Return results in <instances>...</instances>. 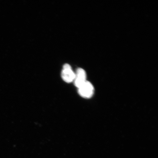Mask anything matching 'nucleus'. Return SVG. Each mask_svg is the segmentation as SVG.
<instances>
[{"mask_svg":"<svg viewBox=\"0 0 158 158\" xmlns=\"http://www.w3.org/2000/svg\"><path fill=\"white\" fill-rule=\"evenodd\" d=\"M86 74L85 71L82 68H79L75 73L74 82L75 85L78 88L86 81Z\"/></svg>","mask_w":158,"mask_h":158,"instance_id":"3","label":"nucleus"},{"mask_svg":"<svg viewBox=\"0 0 158 158\" xmlns=\"http://www.w3.org/2000/svg\"><path fill=\"white\" fill-rule=\"evenodd\" d=\"M61 76L65 82L70 83L74 81L75 73L73 71L70 65L68 64L64 65L61 73Z\"/></svg>","mask_w":158,"mask_h":158,"instance_id":"2","label":"nucleus"},{"mask_svg":"<svg viewBox=\"0 0 158 158\" xmlns=\"http://www.w3.org/2000/svg\"><path fill=\"white\" fill-rule=\"evenodd\" d=\"M78 89L79 95L82 98H90L94 95V86L87 81Z\"/></svg>","mask_w":158,"mask_h":158,"instance_id":"1","label":"nucleus"}]
</instances>
